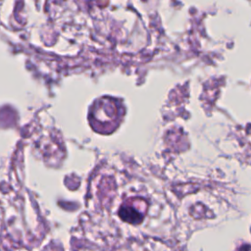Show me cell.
<instances>
[{"instance_id": "obj_1", "label": "cell", "mask_w": 251, "mask_h": 251, "mask_svg": "<svg viewBox=\"0 0 251 251\" xmlns=\"http://www.w3.org/2000/svg\"><path fill=\"white\" fill-rule=\"evenodd\" d=\"M119 215L122 220L130 224H138L143 219V214L140 212V210L129 203H125L121 207Z\"/></svg>"}]
</instances>
